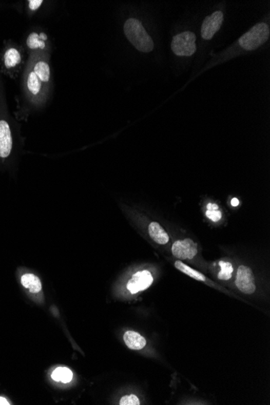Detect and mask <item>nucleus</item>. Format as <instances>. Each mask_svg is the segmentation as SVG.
I'll return each mask as SVG.
<instances>
[{"mask_svg": "<svg viewBox=\"0 0 270 405\" xmlns=\"http://www.w3.org/2000/svg\"><path fill=\"white\" fill-rule=\"evenodd\" d=\"M25 64L24 48L5 41L4 48L0 53V70L2 74L15 80L19 76Z\"/></svg>", "mask_w": 270, "mask_h": 405, "instance_id": "nucleus-1", "label": "nucleus"}, {"mask_svg": "<svg viewBox=\"0 0 270 405\" xmlns=\"http://www.w3.org/2000/svg\"><path fill=\"white\" fill-rule=\"evenodd\" d=\"M124 32L132 46L143 53H150L154 49V42L147 33L141 21L129 18L124 24Z\"/></svg>", "mask_w": 270, "mask_h": 405, "instance_id": "nucleus-2", "label": "nucleus"}, {"mask_svg": "<svg viewBox=\"0 0 270 405\" xmlns=\"http://www.w3.org/2000/svg\"><path fill=\"white\" fill-rule=\"evenodd\" d=\"M269 37V27L264 22L257 24L244 33L239 40L241 48L245 50H254L262 46Z\"/></svg>", "mask_w": 270, "mask_h": 405, "instance_id": "nucleus-3", "label": "nucleus"}, {"mask_svg": "<svg viewBox=\"0 0 270 405\" xmlns=\"http://www.w3.org/2000/svg\"><path fill=\"white\" fill-rule=\"evenodd\" d=\"M24 87L28 99L37 102L44 99L48 86L41 81L28 64L24 75Z\"/></svg>", "mask_w": 270, "mask_h": 405, "instance_id": "nucleus-4", "label": "nucleus"}, {"mask_svg": "<svg viewBox=\"0 0 270 405\" xmlns=\"http://www.w3.org/2000/svg\"><path fill=\"white\" fill-rule=\"evenodd\" d=\"M171 50L177 56H192L196 52V36L190 31H185L173 36Z\"/></svg>", "mask_w": 270, "mask_h": 405, "instance_id": "nucleus-5", "label": "nucleus"}, {"mask_svg": "<svg viewBox=\"0 0 270 405\" xmlns=\"http://www.w3.org/2000/svg\"><path fill=\"white\" fill-rule=\"evenodd\" d=\"M29 67L37 75L41 81L46 85H50L51 83V70L49 59L46 56L39 54H31L29 61Z\"/></svg>", "mask_w": 270, "mask_h": 405, "instance_id": "nucleus-6", "label": "nucleus"}, {"mask_svg": "<svg viewBox=\"0 0 270 405\" xmlns=\"http://www.w3.org/2000/svg\"><path fill=\"white\" fill-rule=\"evenodd\" d=\"M27 50L30 54H42L50 50V42L45 32L33 31L25 41Z\"/></svg>", "mask_w": 270, "mask_h": 405, "instance_id": "nucleus-7", "label": "nucleus"}, {"mask_svg": "<svg viewBox=\"0 0 270 405\" xmlns=\"http://www.w3.org/2000/svg\"><path fill=\"white\" fill-rule=\"evenodd\" d=\"M236 285L241 292L246 295H251L255 292V278L249 267L244 265L239 267L236 274Z\"/></svg>", "mask_w": 270, "mask_h": 405, "instance_id": "nucleus-8", "label": "nucleus"}, {"mask_svg": "<svg viewBox=\"0 0 270 405\" xmlns=\"http://www.w3.org/2000/svg\"><path fill=\"white\" fill-rule=\"evenodd\" d=\"M171 252L174 257L180 260H191L198 253V246L190 239L177 240L172 244Z\"/></svg>", "mask_w": 270, "mask_h": 405, "instance_id": "nucleus-9", "label": "nucleus"}, {"mask_svg": "<svg viewBox=\"0 0 270 405\" xmlns=\"http://www.w3.org/2000/svg\"><path fill=\"white\" fill-rule=\"evenodd\" d=\"M223 22V13L221 11L209 15L204 20L202 25V36L204 40H211L215 33L220 29Z\"/></svg>", "mask_w": 270, "mask_h": 405, "instance_id": "nucleus-10", "label": "nucleus"}, {"mask_svg": "<svg viewBox=\"0 0 270 405\" xmlns=\"http://www.w3.org/2000/svg\"><path fill=\"white\" fill-rule=\"evenodd\" d=\"M153 282V277L148 270H143L133 274L127 283V289L131 294H137L147 289Z\"/></svg>", "mask_w": 270, "mask_h": 405, "instance_id": "nucleus-11", "label": "nucleus"}, {"mask_svg": "<svg viewBox=\"0 0 270 405\" xmlns=\"http://www.w3.org/2000/svg\"><path fill=\"white\" fill-rule=\"evenodd\" d=\"M12 149V135L9 124L5 120H0V158H8Z\"/></svg>", "mask_w": 270, "mask_h": 405, "instance_id": "nucleus-12", "label": "nucleus"}, {"mask_svg": "<svg viewBox=\"0 0 270 405\" xmlns=\"http://www.w3.org/2000/svg\"><path fill=\"white\" fill-rule=\"evenodd\" d=\"M124 341L130 350H139L144 348L147 344L146 339L139 333L133 331H127L124 334Z\"/></svg>", "mask_w": 270, "mask_h": 405, "instance_id": "nucleus-13", "label": "nucleus"}, {"mask_svg": "<svg viewBox=\"0 0 270 405\" xmlns=\"http://www.w3.org/2000/svg\"><path fill=\"white\" fill-rule=\"evenodd\" d=\"M149 235L150 238L159 244H166L169 242V236L164 229L156 222H152L149 225Z\"/></svg>", "mask_w": 270, "mask_h": 405, "instance_id": "nucleus-14", "label": "nucleus"}, {"mask_svg": "<svg viewBox=\"0 0 270 405\" xmlns=\"http://www.w3.org/2000/svg\"><path fill=\"white\" fill-rule=\"evenodd\" d=\"M21 284L24 287L29 290L31 293H39L42 291V285L38 277L32 274H25L21 277Z\"/></svg>", "mask_w": 270, "mask_h": 405, "instance_id": "nucleus-15", "label": "nucleus"}, {"mask_svg": "<svg viewBox=\"0 0 270 405\" xmlns=\"http://www.w3.org/2000/svg\"><path fill=\"white\" fill-rule=\"evenodd\" d=\"M175 267L177 269H179L181 272L186 274L188 276L191 277L194 279L197 280V281H201V282H205L206 281V277L204 276L202 273L198 272L197 270L188 266L187 264H184L181 261H176Z\"/></svg>", "mask_w": 270, "mask_h": 405, "instance_id": "nucleus-16", "label": "nucleus"}, {"mask_svg": "<svg viewBox=\"0 0 270 405\" xmlns=\"http://www.w3.org/2000/svg\"><path fill=\"white\" fill-rule=\"evenodd\" d=\"M72 371L67 367H59L57 369L54 370V371L52 373V379L57 382L67 383L72 380Z\"/></svg>", "mask_w": 270, "mask_h": 405, "instance_id": "nucleus-17", "label": "nucleus"}, {"mask_svg": "<svg viewBox=\"0 0 270 405\" xmlns=\"http://www.w3.org/2000/svg\"><path fill=\"white\" fill-rule=\"evenodd\" d=\"M219 265L221 267V271L218 274L219 279L223 280V281L230 279L232 277V273L234 271V268H233L232 263L221 261H219Z\"/></svg>", "mask_w": 270, "mask_h": 405, "instance_id": "nucleus-18", "label": "nucleus"}, {"mask_svg": "<svg viewBox=\"0 0 270 405\" xmlns=\"http://www.w3.org/2000/svg\"><path fill=\"white\" fill-rule=\"evenodd\" d=\"M206 215L208 219L213 221L215 223H217L222 219V213L219 210V206L217 204L209 203L206 206Z\"/></svg>", "mask_w": 270, "mask_h": 405, "instance_id": "nucleus-19", "label": "nucleus"}, {"mask_svg": "<svg viewBox=\"0 0 270 405\" xmlns=\"http://www.w3.org/2000/svg\"><path fill=\"white\" fill-rule=\"evenodd\" d=\"M26 3L28 12L30 14H33L40 9L41 7L42 6V4L44 2L42 0H29Z\"/></svg>", "mask_w": 270, "mask_h": 405, "instance_id": "nucleus-20", "label": "nucleus"}, {"mask_svg": "<svg viewBox=\"0 0 270 405\" xmlns=\"http://www.w3.org/2000/svg\"><path fill=\"white\" fill-rule=\"evenodd\" d=\"M121 405H139L140 401H139V398L134 395H129V396H125L121 399Z\"/></svg>", "mask_w": 270, "mask_h": 405, "instance_id": "nucleus-21", "label": "nucleus"}, {"mask_svg": "<svg viewBox=\"0 0 270 405\" xmlns=\"http://www.w3.org/2000/svg\"><path fill=\"white\" fill-rule=\"evenodd\" d=\"M239 204H240V202H239V200L237 198H235L232 200V206H238Z\"/></svg>", "mask_w": 270, "mask_h": 405, "instance_id": "nucleus-22", "label": "nucleus"}, {"mask_svg": "<svg viewBox=\"0 0 270 405\" xmlns=\"http://www.w3.org/2000/svg\"><path fill=\"white\" fill-rule=\"evenodd\" d=\"M9 403H8V400H7L4 397H0V405H8Z\"/></svg>", "mask_w": 270, "mask_h": 405, "instance_id": "nucleus-23", "label": "nucleus"}]
</instances>
